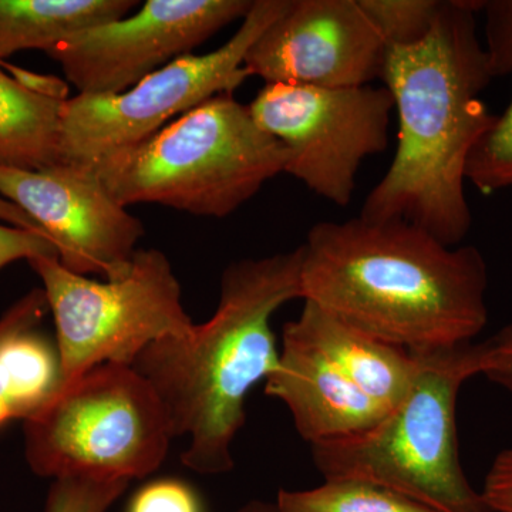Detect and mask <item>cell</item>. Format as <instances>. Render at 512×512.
Wrapping results in <instances>:
<instances>
[{
	"instance_id": "cell-1",
	"label": "cell",
	"mask_w": 512,
	"mask_h": 512,
	"mask_svg": "<svg viewBox=\"0 0 512 512\" xmlns=\"http://www.w3.org/2000/svg\"><path fill=\"white\" fill-rule=\"evenodd\" d=\"M481 8L483 0H443L429 35L387 49L382 80L399 119L397 147L359 217L406 222L448 247L466 239L467 161L495 119L481 99L493 80L477 32Z\"/></svg>"
},
{
	"instance_id": "cell-2",
	"label": "cell",
	"mask_w": 512,
	"mask_h": 512,
	"mask_svg": "<svg viewBox=\"0 0 512 512\" xmlns=\"http://www.w3.org/2000/svg\"><path fill=\"white\" fill-rule=\"evenodd\" d=\"M303 301L409 352L473 342L488 320L487 264L399 221H322L301 245Z\"/></svg>"
},
{
	"instance_id": "cell-3",
	"label": "cell",
	"mask_w": 512,
	"mask_h": 512,
	"mask_svg": "<svg viewBox=\"0 0 512 512\" xmlns=\"http://www.w3.org/2000/svg\"><path fill=\"white\" fill-rule=\"evenodd\" d=\"M302 249L241 259L225 268L217 311L180 338L154 342L133 367L163 404L173 437L188 436L181 461L205 476L235 466L232 444L244 427L245 403L279 362L271 319L302 299Z\"/></svg>"
},
{
	"instance_id": "cell-4",
	"label": "cell",
	"mask_w": 512,
	"mask_h": 512,
	"mask_svg": "<svg viewBox=\"0 0 512 512\" xmlns=\"http://www.w3.org/2000/svg\"><path fill=\"white\" fill-rule=\"evenodd\" d=\"M286 163L288 150L256 124L249 106L220 94L90 167L123 207L157 204L224 218L285 173Z\"/></svg>"
},
{
	"instance_id": "cell-5",
	"label": "cell",
	"mask_w": 512,
	"mask_h": 512,
	"mask_svg": "<svg viewBox=\"0 0 512 512\" xmlns=\"http://www.w3.org/2000/svg\"><path fill=\"white\" fill-rule=\"evenodd\" d=\"M412 389L363 436L311 447L325 480L355 478L390 488L436 512H491L461 466L457 399L480 375V343L412 352Z\"/></svg>"
},
{
	"instance_id": "cell-6",
	"label": "cell",
	"mask_w": 512,
	"mask_h": 512,
	"mask_svg": "<svg viewBox=\"0 0 512 512\" xmlns=\"http://www.w3.org/2000/svg\"><path fill=\"white\" fill-rule=\"evenodd\" d=\"M23 423L29 467L53 480L130 483L157 471L174 439L151 384L133 366L114 363L63 383Z\"/></svg>"
},
{
	"instance_id": "cell-7",
	"label": "cell",
	"mask_w": 512,
	"mask_h": 512,
	"mask_svg": "<svg viewBox=\"0 0 512 512\" xmlns=\"http://www.w3.org/2000/svg\"><path fill=\"white\" fill-rule=\"evenodd\" d=\"M29 265L55 319L63 383L106 363L133 366L154 342L194 328L170 259L158 249H138L130 272L117 281L74 274L56 256Z\"/></svg>"
},
{
	"instance_id": "cell-8",
	"label": "cell",
	"mask_w": 512,
	"mask_h": 512,
	"mask_svg": "<svg viewBox=\"0 0 512 512\" xmlns=\"http://www.w3.org/2000/svg\"><path fill=\"white\" fill-rule=\"evenodd\" d=\"M291 0H254L225 45L207 55H184L120 94H77L64 101L60 161L93 165L136 146L178 114L220 94H234L248 79V50L288 9Z\"/></svg>"
},
{
	"instance_id": "cell-9",
	"label": "cell",
	"mask_w": 512,
	"mask_h": 512,
	"mask_svg": "<svg viewBox=\"0 0 512 512\" xmlns=\"http://www.w3.org/2000/svg\"><path fill=\"white\" fill-rule=\"evenodd\" d=\"M249 111L288 150L286 174L323 200L346 207L363 161L389 146L394 103L386 87L372 84L350 89L265 84Z\"/></svg>"
},
{
	"instance_id": "cell-10",
	"label": "cell",
	"mask_w": 512,
	"mask_h": 512,
	"mask_svg": "<svg viewBox=\"0 0 512 512\" xmlns=\"http://www.w3.org/2000/svg\"><path fill=\"white\" fill-rule=\"evenodd\" d=\"M254 0H148L136 15L82 30L49 53L79 94L136 86L238 19Z\"/></svg>"
},
{
	"instance_id": "cell-11",
	"label": "cell",
	"mask_w": 512,
	"mask_h": 512,
	"mask_svg": "<svg viewBox=\"0 0 512 512\" xmlns=\"http://www.w3.org/2000/svg\"><path fill=\"white\" fill-rule=\"evenodd\" d=\"M0 195L42 228L60 264L74 274L117 281L130 272L143 224L114 200L92 167L0 165Z\"/></svg>"
},
{
	"instance_id": "cell-12",
	"label": "cell",
	"mask_w": 512,
	"mask_h": 512,
	"mask_svg": "<svg viewBox=\"0 0 512 512\" xmlns=\"http://www.w3.org/2000/svg\"><path fill=\"white\" fill-rule=\"evenodd\" d=\"M387 45L360 0H291L245 56L265 84L350 89L382 80Z\"/></svg>"
},
{
	"instance_id": "cell-13",
	"label": "cell",
	"mask_w": 512,
	"mask_h": 512,
	"mask_svg": "<svg viewBox=\"0 0 512 512\" xmlns=\"http://www.w3.org/2000/svg\"><path fill=\"white\" fill-rule=\"evenodd\" d=\"M265 383V393L288 407L296 431L311 447L363 436L392 412L286 323L278 366Z\"/></svg>"
},
{
	"instance_id": "cell-14",
	"label": "cell",
	"mask_w": 512,
	"mask_h": 512,
	"mask_svg": "<svg viewBox=\"0 0 512 512\" xmlns=\"http://www.w3.org/2000/svg\"><path fill=\"white\" fill-rule=\"evenodd\" d=\"M49 312L45 292L35 289L0 319V427L30 419L62 387L56 343L42 330Z\"/></svg>"
},
{
	"instance_id": "cell-15",
	"label": "cell",
	"mask_w": 512,
	"mask_h": 512,
	"mask_svg": "<svg viewBox=\"0 0 512 512\" xmlns=\"http://www.w3.org/2000/svg\"><path fill=\"white\" fill-rule=\"evenodd\" d=\"M298 319L286 323L350 382L389 410L406 399L417 375L412 352L373 338L335 318L318 305L303 301Z\"/></svg>"
},
{
	"instance_id": "cell-16",
	"label": "cell",
	"mask_w": 512,
	"mask_h": 512,
	"mask_svg": "<svg viewBox=\"0 0 512 512\" xmlns=\"http://www.w3.org/2000/svg\"><path fill=\"white\" fill-rule=\"evenodd\" d=\"M134 0H0V62L22 50L53 49L82 30L124 18Z\"/></svg>"
},
{
	"instance_id": "cell-17",
	"label": "cell",
	"mask_w": 512,
	"mask_h": 512,
	"mask_svg": "<svg viewBox=\"0 0 512 512\" xmlns=\"http://www.w3.org/2000/svg\"><path fill=\"white\" fill-rule=\"evenodd\" d=\"M63 103L29 93L0 64V165L40 170L62 163Z\"/></svg>"
},
{
	"instance_id": "cell-18",
	"label": "cell",
	"mask_w": 512,
	"mask_h": 512,
	"mask_svg": "<svg viewBox=\"0 0 512 512\" xmlns=\"http://www.w3.org/2000/svg\"><path fill=\"white\" fill-rule=\"evenodd\" d=\"M279 512H436L382 485L333 478L309 490H279Z\"/></svg>"
},
{
	"instance_id": "cell-19",
	"label": "cell",
	"mask_w": 512,
	"mask_h": 512,
	"mask_svg": "<svg viewBox=\"0 0 512 512\" xmlns=\"http://www.w3.org/2000/svg\"><path fill=\"white\" fill-rule=\"evenodd\" d=\"M466 180L485 195L512 188V99L471 151Z\"/></svg>"
},
{
	"instance_id": "cell-20",
	"label": "cell",
	"mask_w": 512,
	"mask_h": 512,
	"mask_svg": "<svg viewBox=\"0 0 512 512\" xmlns=\"http://www.w3.org/2000/svg\"><path fill=\"white\" fill-rule=\"evenodd\" d=\"M443 0H360L389 47L412 46L433 29Z\"/></svg>"
},
{
	"instance_id": "cell-21",
	"label": "cell",
	"mask_w": 512,
	"mask_h": 512,
	"mask_svg": "<svg viewBox=\"0 0 512 512\" xmlns=\"http://www.w3.org/2000/svg\"><path fill=\"white\" fill-rule=\"evenodd\" d=\"M128 481L90 478L53 480L45 512H107L126 491Z\"/></svg>"
},
{
	"instance_id": "cell-22",
	"label": "cell",
	"mask_w": 512,
	"mask_h": 512,
	"mask_svg": "<svg viewBox=\"0 0 512 512\" xmlns=\"http://www.w3.org/2000/svg\"><path fill=\"white\" fill-rule=\"evenodd\" d=\"M484 50L491 77L512 73V0H483Z\"/></svg>"
},
{
	"instance_id": "cell-23",
	"label": "cell",
	"mask_w": 512,
	"mask_h": 512,
	"mask_svg": "<svg viewBox=\"0 0 512 512\" xmlns=\"http://www.w3.org/2000/svg\"><path fill=\"white\" fill-rule=\"evenodd\" d=\"M127 512H205L190 484L177 478H160L140 488L128 503Z\"/></svg>"
},
{
	"instance_id": "cell-24",
	"label": "cell",
	"mask_w": 512,
	"mask_h": 512,
	"mask_svg": "<svg viewBox=\"0 0 512 512\" xmlns=\"http://www.w3.org/2000/svg\"><path fill=\"white\" fill-rule=\"evenodd\" d=\"M480 375L512 393V323L480 342Z\"/></svg>"
},
{
	"instance_id": "cell-25",
	"label": "cell",
	"mask_w": 512,
	"mask_h": 512,
	"mask_svg": "<svg viewBox=\"0 0 512 512\" xmlns=\"http://www.w3.org/2000/svg\"><path fill=\"white\" fill-rule=\"evenodd\" d=\"M40 256H57L52 242L33 232L0 224V269L19 259L40 258Z\"/></svg>"
},
{
	"instance_id": "cell-26",
	"label": "cell",
	"mask_w": 512,
	"mask_h": 512,
	"mask_svg": "<svg viewBox=\"0 0 512 512\" xmlns=\"http://www.w3.org/2000/svg\"><path fill=\"white\" fill-rule=\"evenodd\" d=\"M481 495L491 512H512V446L494 458Z\"/></svg>"
},
{
	"instance_id": "cell-27",
	"label": "cell",
	"mask_w": 512,
	"mask_h": 512,
	"mask_svg": "<svg viewBox=\"0 0 512 512\" xmlns=\"http://www.w3.org/2000/svg\"><path fill=\"white\" fill-rule=\"evenodd\" d=\"M0 64L3 69L8 70L9 76L29 93L57 101L70 99L69 84L60 77L53 76V74L30 72V70L9 63L0 62Z\"/></svg>"
},
{
	"instance_id": "cell-28",
	"label": "cell",
	"mask_w": 512,
	"mask_h": 512,
	"mask_svg": "<svg viewBox=\"0 0 512 512\" xmlns=\"http://www.w3.org/2000/svg\"><path fill=\"white\" fill-rule=\"evenodd\" d=\"M0 221L8 222L12 227L26 229L33 234L46 238L45 232L36 224L25 211L20 210L18 205L13 204L6 198L0 197ZM49 241V239H47ZM53 245V244H52Z\"/></svg>"
},
{
	"instance_id": "cell-29",
	"label": "cell",
	"mask_w": 512,
	"mask_h": 512,
	"mask_svg": "<svg viewBox=\"0 0 512 512\" xmlns=\"http://www.w3.org/2000/svg\"><path fill=\"white\" fill-rule=\"evenodd\" d=\"M237 512H279L275 503L269 501L252 500L249 503L242 505Z\"/></svg>"
}]
</instances>
